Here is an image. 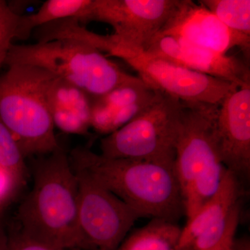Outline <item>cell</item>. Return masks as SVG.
<instances>
[{
	"label": "cell",
	"mask_w": 250,
	"mask_h": 250,
	"mask_svg": "<svg viewBox=\"0 0 250 250\" xmlns=\"http://www.w3.org/2000/svg\"><path fill=\"white\" fill-rule=\"evenodd\" d=\"M32 188L17 210L24 236L70 250H89L78 223V180L68 154L60 146L33 164Z\"/></svg>",
	"instance_id": "1"
},
{
	"label": "cell",
	"mask_w": 250,
	"mask_h": 250,
	"mask_svg": "<svg viewBox=\"0 0 250 250\" xmlns=\"http://www.w3.org/2000/svg\"><path fill=\"white\" fill-rule=\"evenodd\" d=\"M69 158L142 218L177 223L185 215L174 160L112 159L82 147Z\"/></svg>",
	"instance_id": "2"
},
{
	"label": "cell",
	"mask_w": 250,
	"mask_h": 250,
	"mask_svg": "<svg viewBox=\"0 0 250 250\" xmlns=\"http://www.w3.org/2000/svg\"><path fill=\"white\" fill-rule=\"evenodd\" d=\"M6 65L7 70L0 75V118L24 159L48 155L61 146L47 100L54 76L31 65Z\"/></svg>",
	"instance_id": "3"
},
{
	"label": "cell",
	"mask_w": 250,
	"mask_h": 250,
	"mask_svg": "<svg viewBox=\"0 0 250 250\" xmlns=\"http://www.w3.org/2000/svg\"><path fill=\"white\" fill-rule=\"evenodd\" d=\"M218 106L183 103L174 167L188 220L214 196L228 171L219 155L215 141Z\"/></svg>",
	"instance_id": "4"
},
{
	"label": "cell",
	"mask_w": 250,
	"mask_h": 250,
	"mask_svg": "<svg viewBox=\"0 0 250 250\" xmlns=\"http://www.w3.org/2000/svg\"><path fill=\"white\" fill-rule=\"evenodd\" d=\"M67 36L88 44L102 53L105 52L107 57L124 61L138 72L139 78L148 86L182 103L220 105L230 92L239 87L153 56L121 42L113 34H96L79 23L69 28Z\"/></svg>",
	"instance_id": "5"
},
{
	"label": "cell",
	"mask_w": 250,
	"mask_h": 250,
	"mask_svg": "<svg viewBox=\"0 0 250 250\" xmlns=\"http://www.w3.org/2000/svg\"><path fill=\"white\" fill-rule=\"evenodd\" d=\"M43 69L98 98L113 88L142 81L125 72L104 54L84 42L59 39L31 45H13L5 64Z\"/></svg>",
	"instance_id": "6"
},
{
	"label": "cell",
	"mask_w": 250,
	"mask_h": 250,
	"mask_svg": "<svg viewBox=\"0 0 250 250\" xmlns=\"http://www.w3.org/2000/svg\"><path fill=\"white\" fill-rule=\"evenodd\" d=\"M183 103L158 91L139 116L103 138L102 155L112 159L174 160Z\"/></svg>",
	"instance_id": "7"
},
{
	"label": "cell",
	"mask_w": 250,
	"mask_h": 250,
	"mask_svg": "<svg viewBox=\"0 0 250 250\" xmlns=\"http://www.w3.org/2000/svg\"><path fill=\"white\" fill-rule=\"evenodd\" d=\"M72 166L78 180L79 228L88 249L116 250L142 216L86 171Z\"/></svg>",
	"instance_id": "8"
},
{
	"label": "cell",
	"mask_w": 250,
	"mask_h": 250,
	"mask_svg": "<svg viewBox=\"0 0 250 250\" xmlns=\"http://www.w3.org/2000/svg\"><path fill=\"white\" fill-rule=\"evenodd\" d=\"M179 0H92L82 22L109 24L113 35L127 45L143 50L173 14Z\"/></svg>",
	"instance_id": "9"
},
{
	"label": "cell",
	"mask_w": 250,
	"mask_h": 250,
	"mask_svg": "<svg viewBox=\"0 0 250 250\" xmlns=\"http://www.w3.org/2000/svg\"><path fill=\"white\" fill-rule=\"evenodd\" d=\"M215 137L227 170L242 184L250 174V83L230 92L219 105Z\"/></svg>",
	"instance_id": "10"
},
{
	"label": "cell",
	"mask_w": 250,
	"mask_h": 250,
	"mask_svg": "<svg viewBox=\"0 0 250 250\" xmlns=\"http://www.w3.org/2000/svg\"><path fill=\"white\" fill-rule=\"evenodd\" d=\"M159 35L178 38L222 54L238 47L246 58L250 57V36L229 29L205 6L190 0H179Z\"/></svg>",
	"instance_id": "11"
},
{
	"label": "cell",
	"mask_w": 250,
	"mask_h": 250,
	"mask_svg": "<svg viewBox=\"0 0 250 250\" xmlns=\"http://www.w3.org/2000/svg\"><path fill=\"white\" fill-rule=\"evenodd\" d=\"M145 51L184 68L239 87L250 83V69L243 61L192 45L178 38L156 36Z\"/></svg>",
	"instance_id": "12"
},
{
	"label": "cell",
	"mask_w": 250,
	"mask_h": 250,
	"mask_svg": "<svg viewBox=\"0 0 250 250\" xmlns=\"http://www.w3.org/2000/svg\"><path fill=\"white\" fill-rule=\"evenodd\" d=\"M47 100L54 127L65 134L85 135L91 116V98L78 87L54 77L47 90Z\"/></svg>",
	"instance_id": "13"
},
{
	"label": "cell",
	"mask_w": 250,
	"mask_h": 250,
	"mask_svg": "<svg viewBox=\"0 0 250 250\" xmlns=\"http://www.w3.org/2000/svg\"><path fill=\"white\" fill-rule=\"evenodd\" d=\"M242 194V184L234 174L227 171L214 196L182 229L175 250H192L197 238L205 230L240 203Z\"/></svg>",
	"instance_id": "14"
},
{
	"label": "cell",
	"mask_w": 250,
	"mask_h": 250,
	"mask_svg": "<svg viewBox=\"0 0 250 250\" xmlns=\"http://www.w3.org/2000/svg\"><path fill=\"white\" fill-rule=\"evenodd\" d=\"M91 3L92 0H47L34 14L20 16L16 39L26 40L38 28L57 21L74 19L81 22Z\"/></svg>",
	"instance_id": "15"
},
{
	"label": "cell",
	"mask_w": 250,
	"mask_h": 250,
	"mask_svg": "<svg viewBox=\"0 0 250 250\" xmlns=\"http://www.w3.org/2000/svg\"><path fill=\"white\" fill-rule=\"evenodd\" d=\"M181 232L177 223L152 218L126 236L116 250H175Z\"/></svg>",
	"instance_id": "16"
},
{
	"label": "cell",
	"mask_w": 250,
	"mask_h": 250,
	"mask_svg": "<svg viewBox=\"0 0 250 250\" xmlns=\"http://www.w3.org/2000/svg\"><path fill=\"white\" fill-rule=\"evenodd\" d=\"M241 213L240 203L202 232L192 250H229L233 246Z\"/></svg>",
	"instance_id": "17"
},
{
	"label": "cell",
	"mask_w": 250,
	"mask_h": 250,
	"mask_svg": "<svg viewBox=\"0 0 250 250\" xmlns=\"http://www.w3.org/2000/svg\"><path fill=\"white\" fill-rule=\"evenodd\" d=\"M229 29L250 36V0H200Z\"/></svg>",
	"instance_id": "18"
},
{
	"label": "cell",
	"mask_w": 250,
	"mask_h": 250,
	"mask_svg": "<svg viewBox=\"0 0 250 250\" xmlns=\"http://www.w3.org/2000/svg\"><path fill=\"white\" fill-rule=\"evenodd\" d=\"M21 149L11 131L0 118V170L20 187L27 178V167Z\"/></svg>",
	"instance_id": "19"
},
{
	"label": "cell",
	"mask_w": 250,
	"mask_h": 250,
	"mask_svg": "<svg viewBox=\"0 0 250 250\" xmlns=\"http://www.w3.org/2000/svg\"><path fill=\"white\" fill-rule=\"evenodd\" d=\"M20 16L6 1L0 0V67L5 64L16 39Z\"/></svg>",
	"instance_id": "20"
},
{
	"label": "cell",
	"mask_w": 250,
	"mask_h": 250,
	"mask_svg": "<svg viewBox=\"0 0 250 250\" xmlns=\"http://www.w3.org/2000/svg\"><path fill=\"white\" fill-rule=\"evenodd\" d=\"M6 250H67L35 241L24 236L17 229L7 231Z\"/></svg>",
	"instance_id": "21"
},
{
	"label": "cell",
	"mask_w": 250,
	"mask_h": 250,
	"mask_svg": "<svg viewBox=\"0 0 250 250\" xmlns=\"http://www.w3.org/2000/svg\"><path fill=\"white\" fill-rule=\"evenodd\" d=\"M21 188L9 175L0 170V224H3L4 210Z\"/></svg>",
	"instance_id": "22"
},
{
	"label": "cell",
	"mask_w": 250,
	"mask_h": 250,
	"mask_svg": "<svg viewBox=\"0 0 250 250\" xmlns=\"http://www.w3.org/2000/svg\"><path fill=\"white\" fill-rule=\"evenodd\" d=\"M8 234L4 225L0 224V250H7Z\"/></svg>",
	"instance_id": "23"
},
{
	"label": "cell",
	"mask_w": 250,
	"mask_h": 250,
	"mask_svg": "<svg viewBox=\"0 0 250 250\" xmlns=\"http://www.w3.org/2000/svg\"><path fill=\"white\" fill-rule=\"evenodd\" d=\"M231 250H250L249 245L245 247V248H242V249H236V247L234 246V243H233L232 248H231Z\"/></svg>",
	"instance_id": "24"
},
{
	"label": "cell",
	"mask_w": 250,
	"mask_h": 250,
	"mask_svg": "<svg viewBox=\"0 0 250 250\" xmlns=\"http://www.w3.org/2000/svg\"><path fill=\"white\" fill-rule=\"evenodd\" d=\"M231 248H232V247H231ZM231 249H229V250H231Z\"/></svg>",
	"instance_id": "25"
}]
</instances>
